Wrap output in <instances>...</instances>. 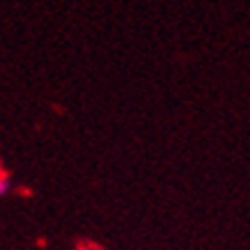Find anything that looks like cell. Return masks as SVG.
<instances>
[{"instance_id":"6da1fadb","label":"cell","mask_w":250,"mask_h":250,"mask_svg":"<svg viewBox=\"0 0 250 250\" xmlns=\"http://www.w3.org/2000/svg\"><path fill=\"white\" fill-rule=\"evenodd\" d=\"M7 190H9V179H7V174L0 172V195H5Z\"/></svg>"},{"instance_id":"7a4b0ae2","label":"cell","mask_w":250,"mask_h":250,"mask_svg":"<svg viewBox=\"0 0 250 250\" xmlns=\"http://www.w3.org/2000/svg\"><path fill=\"white\" fill-rule=\"evenodd\" d=\"M0 172H2V170H0Z\"/></svg>"}]
</instances>
